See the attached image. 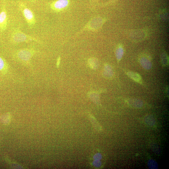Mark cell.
<instances>
[{"mask_svg":"<svg viewBox=\"0 0 169 169\" xmlns=\"http://www.w3.org/2000/svg\"><path fill=\"white\" fill-rule=\"evenodd\" d=\"M12 43L18 44L22 42H27L31 41L39 43L38 38L26 34L19 28H16L13 31L11 37Z\"/></svg>","mask_w":169,"mask_h":169,"instance_id":"obj_1","label":"cell"},{"mask_svg":"<svg viewBox=\"0 0 169 169\" xmlns=\"http://www.w3.org/2000/svg\"><path fill=\"white\" fill-rule=\"evenodd\" d=\"M19 7L29 27L30 28H33L36 23L35 17L33 12L23 2L19 3Z\"/></svg>","mask_w":169,"mask_h":169,"instance_id":"obj_2","label":"cell"},{"mask_svg":"<svg viewBox=\"0 0 169 169\" xmlns=\"http://www.w3.org/2000/svg\"><path fill=\"white\" fill-rule=\"evenodd\" d=\"M35 51L32 49H23L18 51L16 53L18 59L23 61H28L33 55Z\"/></svg>","mask_w":169,"mask_h":169,"instance_id":"obj_3","label":"cell"},{"mask_svg":"<svg viewBox=\"0 0 169 169\" xmlns=\"http://www.w3.org/2000/svg\"><path fill=\"white\" fill-rule=\"evenodd\" d=\"M130 39L134 42L143 40L146 37L145 31L141 30H135L130 31L128 35Z\"/></svg>","mask_w":169,"mask_h":169,"instance_id":"obj_4","label":"cell"},{"mask_svg":"<svg viewBox=\"0 0 169 169\" xmlns=\"http://www.w3.org/2000/svg\"><path fill=\"white\" fill-rule=\"evenodd\" d=\"M69 3L68 0H57L50 4V7L54 11L59 12L66 8Z\"/></svg>","mask_w":169,"mask_h":169,"instance_id":"obj_5","label":"cell"},{"mask_svg":"<svg viewBox=\"0 0 169 169\" xmlns=\"http://www.w3.org/2000/svg\"><path fill=\"white\" fill-rule=\"evenodd\" d=\"M8 24V17L7 12L4 6L0 13V29L1 31L5 30Z\"/></svg>","mask_w":169,"mask_h":169,"instance_id":"obj_6","label":"cell"},{"mask_svg":"<svg viewBox=\"0 0 169 169\" xmlns=\"http://www.w3.org/2000/svg\"><path fill=\"white\" fill-rule=\"evenodd\" d=\"M127 74L130 78L135 81L139 83H142L141 78V76L138 73L133 72H127Z\"/></svg>","mask_w":169,"mask_h":169,"instance_id":"obj_7","label":"cell"},{"mask_svg":"<svg viewBox=\"0 0 169 169\" xmlns=\"http://www.w3.org/2000/svg\"><path fill=\"white\" fill-rule=\"evenodd\" d=\"M140 63L143 68L146 69H150L151 66V63L147 58L142 57L140 59Z\"/></svg>","mask_w":169,"mask_h":169,"instance_id":"obj_8","label":"cell"},{"mask_svg":"<svg viewBox=\"0 0 169 169\" xmlns=\"http://www.w3.org/2000/svg\"><path fill=\"white\" fill-rule=\"evenodd\" d=\"M161 64L163 66H167L168 64L169 59L167 54L165 52L162 53L160 56Z\"/></svg>","mask_w":169,"mask_h":169,"instance_id":"obj_9","label":"cell"},{"mask_svg":"<svg viewBox=\"0 0 169 169\" xmlns=\"http://www.w3.org/2000/svg\"><path fill=\"white\" fill-rule=\"evenodd\" d=\"M124 54V50L121 46H119L116 51V56L117 59L120 60L122 58Z\"/></svg>","mask_w":169,"mask_h":169,"instance_id":"obj_10","label":"cell"},{"mask_svg":"<svg viewBox=\"0 0 169 169\" xmlns=\"http://www.w3.org/2000/svg\"><path fill=\"white\" fill-rule=\"evenodd\" d=\"M5 62L4 59L0 57V70H1L5 65Z\"/></svg>","mask_w":169,"mask_h":169,"instance_id":"obj_11","label":"cell"},{"mask_svg":"<svg viewBox=\"0 0 169 169\" xmlns=\"http://www.w3.org/2000/svg\"><path fill=\"white\" fill-rule=\"evenodd\" d=\"M31 1H35L36 0H31Z\"/></svg>","mask_w":169,"mask_h":169,"instance_id":"obj_12","label":"cell"}]
</instances>
